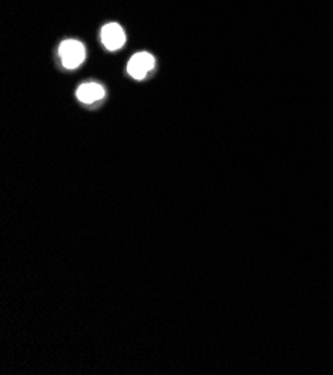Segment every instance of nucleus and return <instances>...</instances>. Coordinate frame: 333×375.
Wrapping results in <instances>:
<instances>
[{
	"instance_id": "2",
	"label": "nucleus",
	"mask_w": 333,
	"mask_h": 375,
	"mask_svg": "<svg viewBox=\"0 0 333 375\" xmlns=\"http://www.w3.org/2000/svg\"><path fill=\"white\" fill-rule=\"evenodd\" d=\"M154 57L150 53H136L129 60L127 71H129L130 76H133L135 80H142L154 67Z\"/></svg>"
},
{
	"instance_id": "1",
	"label": "nucleus",
	"mask_w": 333,
	"mask_h": 375,
	"mask_svg": "<svg viewBox=\"0 0 333 375\" xmlns=\"http://www.w3.org/2000/svg\"><path fill=\"white\" fill-rule=\"evenodd\" d=\"M58 56L66 69H76L85 58V48L80 41L66 39L58 47Z\"/></svg>"
},
{
	"instance_id": "4",
	"label": "nucleus",
	"mask_w": 333,
	"mask_h": 375,
	"mask_svg": "<svg viewBox=\"0 0 333 375\" xmlns=\"http://www.w3.org/2000/svg\"><path fill=\"white\" fill-rule=\"evenodd\" d=\"M105 96V89L97 82H87L80 85L76 90V98H78L82 104H95Z\"/></svg>"
},
{
	"instance_id": "3",
	"label": "nucleus",
	"mask_w": 333,
	"mask_h": 375,
	"mask_svg": "<svg viewBox=\"0 0 333 375\" xmlns=\"http://www.w3.org/2000/svg\"><path fill=\"white\" fill-rule=\"evenodd\" d=\"M102 42L111 51L122 48L126 42V33L122 29V25L117 23H109L104 25V29H102Z\"/></svg>"
}]
</instances>
